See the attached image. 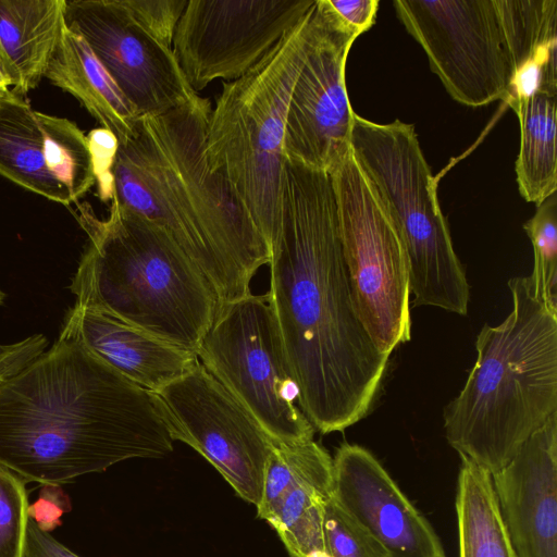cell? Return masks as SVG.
I'll return each mask as SVG.
<instances>
[{
    "label": "cell",
    "mask_w": 557,
    "mask_h": 557,
    "mask_svg": "<svg viewBox=\"0 0 557 557\" xmlns=\"http://www.w3.org/2000/svg\"><path fill=\"white\" fill-rule=\"evenodd\" d=\"M269 264V304L298 405L321 433L343 431L369 412L389 356L356 311L329 172L285 159Z\"/></svg>",
    "instance_id": "1"
},
{
    "label": "cell",
    "mask_w": 557,
    "mask_h": 557,
    "mask_svg": "<svg viewBox=\"0 0 557 557\" xmlns=\"http://www.w3.org/2000/svg\"><path fill=\"white\" fill-rule=\"evenodd\" d=\"M173 450L156 395L58 337L0 384V466L25 483H67Z\"/></svg>",
    "instance_id": "2"
},
{
    "label": "cell",
    "mask_w": 557,
    "mask_h": 557,
    "mask_svg": "<svg viewBox=\"0 0 557 557\" xmlns=\"http://www.w3.org/2000/svg\"><path fill=\"white\" fill-rule=\"evenodd\" d=\"M209 99L139 116L119 143L112 198L161 227L202 270L222 302L250 294L271 249L206 157Z\"/></svg>",
    "instance_id": "3"
},
{
    "label": "cell",
    "mask_w": 557,
    "mask_h": 557,
    "mask_svg": "<svg viewBox=\"0 0 557 557\" xmlns=\"http://www.w3.org/2000/svg\"><path fill=\"white\" fill-rule=\"evenodd\" d=\"M76 206L88 242L70 285L74 305L196 352L222 302L202 270L161 227L115 199L106 219L88 202Z\"/></svg>",
    "instance_id": "4"
},
{
    "label": "cell",
    "mask_w": 557,
    "mask_h": 557,
    "mask_svg": "<svg viewBox=\"0 0 557 557\" xmlns=\"http://www.w3.org/2000/svg\"><path fill=\"white\" fill-rule=\"evenodd\" d=\"M512 310L485 324L465 386L444 409L449 445L491 475L557 411V312L529 276L510 278Z\"/></svg>",
    "instance_id": "5"
},
{
    "label": "cell",
    "mask_w": 557,
    "mask_h": 557,
    "mask_svg": "<svg viewBox=\"0 0 557 557\" xmlns=\"http://www.w3.org/2000/svg\"><path fill=\"white\" fill-rule=\"evenodd\" d=\"M313 8L245 75L223 83L207 127L210 169L232 187L270 249L280 222L288 101L310 44Z\"/></svg>",
    "instance_id": "6"
},
{
    "label": "cell",
    "mask_w": 557,
    "mask_h": 557,
    "mask_svg": "<svg viewBox=\"0 0 557 557\" xmlns=\"http://www.w3.org/2000/svg\"><path fill=\"white\" fill-rule=\"evenodd\" d=\"M350 148L398 230L414 306L467 314L470 286L414 126L399 120L380 124L355 113Z\"/></svg>",
    "instance_id": "7"
},
{
    "label": "cell",
    "mask_w": 557,
    "mask_h": 557,
    "mask_svg": "<svg viewBox=\"0 0 557 557\" xmlns=\"http://www.w3.org/2000/svg\"><path fill=\"white\" fill-rule=\"evenodd\" d=\"M330 175L358 318L384 355L411 338L410 288L398 230L351 148Z\"/></svg>",
    "instance_id": "8"
},
{
    "label": "cell",
    "mask_w": 557,
    "mask_h": 557,
    "mask_svg": "<svg viewBox=\"0 0 557 557\" xmlns=\"http://www.w3.org/2000/svg\"><path fill=\"white\" fill-rule=\"evenodd\" d=\"M196 355L274 443L313 440L268 294L221 302Z\"/></svg>",
    "instance_id": "9"
},
{
    "label": "cell",
    "mask_w": 557,
    "mask_h": 557,
    "mask_svg": "<svg viewBox=\"0 0 557 557\" xmlns=\"http://www.w3.org/2000/svg\"><path fill=\"white\" fill-rule=\"evenodd\" d=\"M393 5L453 99L473 108L506 100L512 69L494 0H395Z\"/></svg>",
    "instance_id": "10"
},
{
    "label": "cell",
    "mask_w": 557,
    "mask_h": 557,
    "mask_svg": "<svg viewBox=\"0 0 557 557\" xmlns=\"http://www.w3.org/2000/svg\"><path fill=\"white\" fill-rule=\"evenodd\" d=\"M153 394L172 440L193 447L258 507L274 442L244 406L200 362Z\"/></svg>",
    "instance_id": "11"
},
{
    "label": "cell",
    "mask_w": 557,
    "mask_h": 557,
    "mask_svg": "<svg viewBox=\"0 0 557 557\" xmlns=\"http://www.w3.org/2000/svg\"><path fill=\"white\" fill-rule=\"evenodd\" d=\"M315 0H188L173 53L198 94L245 75L311 10Z\"/></svg>",
    "instance_id": "12"
},
{
    "label": "cell",
    "mask_w": 557,
    "mask_h": 557,
    "mask_svg": "<svg viewBox=\"0 0 557 557\" xmlns=\"http://www.w3.org/2000/svg\"><path fill=\"white\" fill-rule=\"evenodd\" d=\"M358 36L315 0L312 33L288 101L283 151L286 160L330 172L350 151L355 112L345 66Z\"/></svg>",
    "instance_id": "13"
},
{
    "label": "cell",
    "mask_w": 557,
    "mask_h": 557,
    "mask_svg": "<svg viewBox=\"0 0 557 557\" xmlns=\"http://www.w3.org/2000/svg\"><path fill=\"white\" fill-rule=\"evenodd\" d=\"M64 20L86 40L139 116L164 113L198 96L172 48L147 33L122 0H66Z\"/></svg>",
    "instance_id": "14"
},
{
    "label": "cell",
    "mask_w": 557,
    "mask_h": 557,
    "mask_svg": "<svg viewBox=\"0 0 557 557\" xmlns=\"http://www.w3.org/2000/svg\"><path fill=\"white\" fill-rule=\"evenodd\" d=\"M0 175L49 200L77 203L96 184L87 136L11 91L0 104Z\"/></svg>",
    "instance_id": "15"
},
{
    "label": "cell",
    "mask_w": 557,
    "mask_h": 557,
    "mask_svg": "<svg viewBox=\"0 0 557 557\" xmlns=\"http://www.w3.org/2000/svg\"><path fill=\"white\" fill-rule=\"evenodd\" d=\"M332 475L334 500L387 557H446L434 529L368 449L342 444Z\"/></svg>",
    "instance_id": "16"
},
{
    "label": "cell",
    "mask_w": 557,
    "mask_h": 557,
    "mask_svg": "<svg viewBox=\"0 0 557 557\" xmlns=\"http://www.w3.org/2000/svg\"><path fill=\"white\" fill-rule=\"evenodd\" d=\"M491 476L517 557H557V411Z\"/></svg>",
    "instance_id": "17"
},
{
    "label": "cell",
    "mask_w": 557,
    "mask_h": 557,
    "mask_svg": "<svg viewBox=\"0 0 557 557\" xmlns=\"http://www.w3.org/2000/svg\"><path fill=\"white\" fill-rule=\"evenodd\" d=\"M59 336L77 342L117 373L152 393L199 363L194 351L77 305L65 314Z\"/></svg>",
    "instance_id": "18"
},
{
    "label": "cell",
    "mask_w": 557,
    "mask_h": 557,
    "mask_svg": "<svg viewBox=\"0 0 557 557\" xmlns=\"http://www.w3.org/2000/svg\"><path fill=\"white\" fill-rule=\"evenodd\" d=\"M512 77L505 102L557 97V0H494Z\"/></svg>",
    "instance_id": "19"
},
{
    "label": "cell",
    "mask_w": 557,
    "mask_h": 557,
    "mask_svg": "<svg viewBox=\"0 0 557 557\" xmlns=\"http://www.w3.org/2000/svg\"><path fill=\"white\" fill-rule=\"evenodd\" d=\"M66 0H0V60L18 96L45 77L63 29Z\"/></svg>",
    "instance_id": "20"
},
{
    "label": "cell",
    "mask_w": 557,
    "mask_h": 557,
    "mask_svg": "<svg viewBox=\"0 0 557 557\" xmlns=\"http://www.w3.org/2000/svg\"><path fill=\"white\" fill-rule=\"evenodd\" d=\"M45 77L74 96L119 143L132 135L139 115L86 40L66 26Z\"/></svg>",
    "instance_id": "21"
},
{
    "label": "cell",
    "mask_w": 557,
    "mask_h": 557,
    "mask_svg": "<svg viewBox=\"0 0 557 557\" xmlns=\"http://www.w3.org/2000/svg\"><path fill=\"white\" fill-rule=\"evenodd\" d=\"M460 458L456 494L459 557H517L491 474L470 459Z\"/></svg>",
    "instance_id": "22"
},
{
    "label": "cell",
    "mask_w": 557,
    "mask_h": 557,
    "mask_svg": "<svg viewBox=\"0 0 557 557\" xmlns=\"http://www.w3.org/2000/svg\"><path fill=\"white\" fill-rule=\"evenodd\" d=\"M556 98L537 94L511 108L520 125L519 191L536 206L557 191Z\"/></svg>",
    "instance_id": "23"
},
{
    "label": "cell",
    "mask_w": 557,
    "mask_h": 557,
    "mask_svg": "<svg viewBox=\"0 0 557 557\" xmlns=\"http://www.w3.org/2000/svg\"><path fill=\"white\" fill-rule=\"evenodd\" d=\"M333 458L313 440L274 443L269 455L257 516L267 520L290 491L313 485L332 491Z\"/></svg>",
    "instance_id": "24"
},
{
    "label": "cell",
    "mask_w": 557,
    "mask_h": 557,
    "mask_svg": "<svg viewBox=\"0 0 557 557\" xmlns=\"http://www.w3.org/2000/svg\"><path fill=\"white\" fill-rule=\"evenodd\" d=\"M332 491L301 485L290 491L265 520L276 530L292 557L324 550L323 509Z\"/></svg>",
    "instance_id": "25"
},
{
    "label": "cell",
    "mask_w": 557,
    "mask_h": 557,
    "mask_svg": "<svg viewBox=\"0 0 557 557\" xmlns=\"http://www.w3.org/2000/svg\"><path fill=\"white\" fill-rule=\"evenodd\" d=\"M523 228L534 250V267L529 275L534 294L557 312V193L536 206Z\"/></svg>",
    "instance_id": "26"
},
{
    "label": "cell",
    "mask_w": 557,
    "mask_h": 557,
    "mask_svg": "<svg viewBox=\"0 0 557 557\" xmlns=\"http://www.w3.org/2000/svg\"><path fill=\"white\" fill-rule=\"evenodd\" d=\"M324 552L332 557H387L382 546L332 497L323 509Z\"/></svg>",
    "instance_id": "27"
},
{
    "label": "cell",
    "mask_w": 557,
    "mask_h": 557,
    "mask_svg": "<svg viewBox=\"0 0 557 557\" xmlns=\"http://www.w3.org/2000/svg\"><path fill=\"white\" fill-rule=\"evenodd\" d=\"M25 482L0 466V557H23L29 522Z\"/></svg>",
    "instance_id": "28"
},
{
    "label": "cell",
    "mask_w": 557,
    "mask_h": 557,
    "mask_svg": "<svg viewBox=\"0 0 557 557\" xmlns=\"http://www.w3.org/2000/svg\"><path fill=\"white\" fill-rule=\"evenodd\" d=\"M136 22L153 38L171 48L188 0H122Z\"/></svg>",
    "instance_id": "29"
},
{
    "label": "cell",
    "mask_w": 557,
    "mask_h": 557,
    "mask_svg": "<svg viewBox=\"0 0 557 557\" xmlns=\"http://www.w3.org/2000/svg\"><path fill=\"white\" fill-rule=\"evenodd\" d=\"M70 510V497L61 485L41 484L37 500L28 505V517L38 529L50 533L61 525L63 515Z\"/></svg>",
    "instance_id": "30"
},
{
    "label": "cell",
    "mask_w": 557,
    "mask_h": 557,
    "mask_svg": "<svg viewBox=\"0 0 557 557\" xmlns=\"http://www.w3.org/2000/svg\"><path fill=\"white\" fill-rule=\"evenodd\" d=\"M94 157L98 190L103 201L112 198V165L117 151L119 141L108 129H92L87 136Z\"/></svg>",
    "instance_id": "31"
},
{
    "label": "cell",
    "mask_w": 557,
    "mask_h": 557,
    "mask_svg": "<svg viewBox=\"0 0 557 557\" xmlns=\"http://www.w3.org/2000/svg\"><path fill=\"white\" fill-rule=\"evenodd\" d=\"M48 339L34 334L13 344L0 345V384L46 350Z\"/></svg>",
    "instance_id": "32"
},
{
    "label": "cell",
    "mask_w": 557,
    "mask_h": 557,
    "mask_svg": "<svg viewBox=\"0 0 557 557\" xmlns=\"http://www.w3.org/2000/svg\"><path fill=\"white\" fill-rule=\"evenodd\" d=\"M337 20L359 36L375 22L379 0H326Z\"/></svg>",
    "instance_id": "33"
},
{
    "label": "cell",
    "mask_w": 557,
    "mask_h": 557,
    "mask_svg": "<svg viewBox=\"0 0 557 557\" xmlns=\"http://www.w3.org/2000/svg\"><path fill=\"white\" fill-rule=\"evenodd\" d=\"M23 557H79L29 520Z\"/></svg>",
    "instance_id": "34"
},
{
    "label": "cell",
    "mask_w": 557,
    "mask_h": 557,
    "mask_svg": "<svg viewBox=\"0 0 557 557\" xmlns=\"http://www.w3.org/2000/svg\"><path fill=\"white\" fill-rule=\"evenodd\" d=\"M9 86H12V81L0 60V104L2 99L10 92Z\"/></svg>",
    "instance_id": "35"
},
{
    "label": "cell",
    "mask_w": 557,
    "mask_h": 557,
    "mask_svg": "<svg viewBox=\"0 0 557 557\" xmlns=\"http://www.w3.org/2000/svg\"><path fill=\"white\" fill-rule=\"evenodd\" d=\"M306 557H332L324 550H314L308 554Z\"/></svg>",
    "instance_id": "36"
},
{
    "label": "cell",
    "mask_w": 557,
    "mask_h": 557,
    "mask_svg": "<svg viewBox=\"0 0 557 557\" xmlns=\"http://www.w3.org/2000/svg\"><path fill=\"white\" fill-rule=\"evenodd\" d=\"M3 298H4V295H3V293H2V292H1V289H0V305H1V304H2V301H3Z\"/></svg>",
    "instance_id": "37"
}]
</instances>
